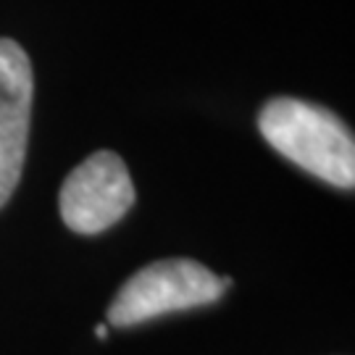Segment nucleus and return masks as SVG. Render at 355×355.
I'll return each instance as SVG.
<instances>
[{
  "instance_id": "obj_1",
  "label": "nucleus",
  "mask_w": 355,
  "mask_h": 355,
  "mask_svg": "<svg viewBox=\"0 0 355 355\" xmlns=\"http://www.w3.org/2000/svg\"><path fill=\"white\" fill-rule=\"evenodd\" d=\"M258 129L284 158L334 187L353 190L355 140L340 116L297 98H274L258 114Z\"/></svg>"
},
{
  "instance_id": "obj_2",
  "label": "nucleus",
  "mask_w": 355,
  "mask_h": 355,
  "mask_svg": "<svg viewBox=\"0 0 355 355\" xmlns=\"http://www.w3.org/2000/svg\"><path fill=\"white\" fill-rule=\"evenodd\" d=\"M229 284L190 258L158 261L129 277L108 308V321L114 327H135L164 313L216 303Z\"/></svg>"
},
{
  "instance_id": "obj_3",
  "label": "nucleus",
  "mask_w": 355,
  "mask_h": 355,
  "mask_svg": "<svg viewBox=\"0 0 355 355\" xmlns=\"http://www.w3.org/2000/svg\"><path fill=\"white\" fill-rule=\"evenodd\" d=\"M135 184L127 164L111 150L92 153L61 187V218L71 232L101 234L135 205Z\"/></svg>"
},
{
  "instance_id": "obj_4",
  "label": "nucleus",
  "mask_w": 355,
  "mask_h": 355,
  "mask_svg": "<svg viewBox=\"0 0 355 355\" xmlns=\"http://www.w3.org/2000/svg\"><path fill=\"white\" fill-rule=\"evenodd\" d=\"M32 95L35 79L29 55L16 40L0 37V208L21 179Z\"/></svg>"
},
{
  "instance_id": "obj_5",
  "label": "nucleus",
  "mask_w": 355,
  "mask_h": 355,
  "mask_svg": "<svg viewBox=\"0 0 355 355\" xmlns=\"http://www.w3.org/2000/svg\"><path fill=\"white\" fill-rule=\"evenodd\" d=\"M95 334H98V337H101V340H105V337H108V327H105V324H101V327H98V329H95Z\"/></svg>"
}]
</instances>
